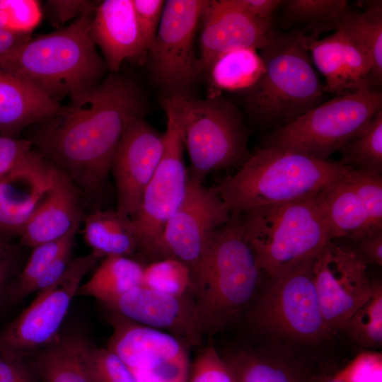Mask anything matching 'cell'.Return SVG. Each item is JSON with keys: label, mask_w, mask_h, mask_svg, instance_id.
<instances>
[{"label": "cell", "mask_w": 382, "mask_h": 382, "mask_svg": "<svg viewBox=\"0 0 382 382\" xmlns=\"http://www.w3.org/2000/svg\"><path fill=\"white\" fill-rule=\"evenodd\" d=\"M89 35L111 73H117L125 60L140 64L146 61L148 51L132 0L100 1L90 23Z\"/></svg>", "instance_id": "obj_21"}, {"label": "cell", "mask_w": 382, "mask_h": 382, "mask_svg": "<svg viewBox=\"0 0 382 382\" xmlns=\"http://www.w3.org/2000/svg\"><path fill=\"white\" fill-rule=\"evenodd\" d=\"M31 37V33H21L8 28L1 29L0 55L26 42Z\"/></svg>", "instance_id": "obj_48"}, {"label": "cell", "mask_w": 382, "mask_h": 382, "mask_svg": "<svg viewBox=\"0 0 382 382\" xmlns=\"http://www.w3.org/2000/svg\"><path fill=\"white\" fill-rule=\"evenodd\" d=\"M84 358L96 382H137L130 368L107 347H96L87 342Z\"/></svg>", "instance_id": "obj_36"}, {"label": "cell", "mask_w": 382, "mask_h": 382, "mask_svg": "<svg viewBox=\"0 0 382 382\" xmlns=\"http://www.w3.org/2000/svg\"><path fill=\"white\" fill-rule=\"evenodd\" d=\"M59 171L31 149L0 179V235H20Z\"/></svg>", "instance_id": "obj_18"}, {"label": "cell", "mask_w": 382, "mask_h": 382, "mask_svg": "<svg viewBox=\"0 0 382 382\" xmlns=\"http://www.w3.org/2000/svg\"><path fill=\"white\" fill-rule=\"evenodd\" d=\"M238 351L224 358L236 382H316L319 373L289 347Z\"/></svg>", "instance_id": "obj_23"}, {"label": "cell", "mask_w": 382, "mask_h": 382, "mask_svg": "<svg viewBox=\"0 0 382 382\" xmlns=\"http://www.w3.org/2000/svg\"><path fill=\"white\" fill-rule=\"evenodd\" d=\"M69 100L55 115L33 125L28 139L77 191L93 195L111 170L128 120L143 117L146 104L137 86L118 73Z\"/></svg>", "instance_id": "obj_1"}, {"label": "cell", "mask_w": 382, "mask_h": 382, "mask_svg": "<svg viewBox=\"0 0 382 382\" xmlns=\"http://www.w3.org/2000/svg\"><path fill=\"white\" fill-rule=\"evenodd\" d=\"M320 195L332 241L382 231V175L351 168Z\"/></svg>", "instance_id": "obj_15"}, {"label": "cell", "mask_w": 382, "mask_h": 382, "mask_svg": "<svg viewBox=\"0 0 382 382\" xmlns=\"http://www.w3.org/2000/svg\"><path fill=\"white\" fill-rule=\"evenodd\" d=\"M341 331L364 349L382 346V284L372 281L369 298L350 316Z\"/></svg>", "instance_id": "obj_32"}, {"label": "cell", "mask_w": 382, "mask_h": 382, "mask_svg": "<svg viewBox=\"0 0 382 382\" xmlns=\"http://www.w3.org/2000/svg\"><path fill=\"white\" fill-rule=\"evenodd\" d=\"M313 274L323 316L334 335L371 295L368 265L353 247L332 241L316 255Z\"/></svg>", "instance_id": "obj_14"}, {"label": "cell", "mask_w": 382, "mask_h": 382, "mask_svg": "<svg viewBox=\"0 0 382 382\" xmlns=\"http://www.w3.org/2000/svg\"><path fill=\"white\" fill-rule=\"evenodd\" d=\"M134 322L168 332L185 344L198 345L203 333L192 301L138 286L107 305Z\"/></svg>", "instance_id": "obj_19"}, {"label": "cell", "mask_w": 382, "mask_h": 382, "mask_svg": "<svg viewBox=\"0 0 382 382\" xmlns=\"http://www.w3.org/2000/svg\"><path fill=\"white\" fill-rule=\"evenodd\" d=\"M313 64L325 79V93L349 94L373 82L372 64L366 50L340 26L334 33L309 42Z\"/></svg>", "instance_id": "obj_20"}, {"label": "cell", "mask_w": 382, "mask_h": 382, "mask_svg": "<svg viewBox=\"0 0 382 382\" xmlns=\"http://www.w3.org/2000/svg\"><path fill=\"white\" fill-rule=\"evenodd\" d=\"M351 167L286 146H262L214 188L231 214L315 196Z\"/></svg>", "instance_id": "obj_3"}, {"label": "cell", "mask_w": 382, "mask_h": 382, "mask_svg": "<svg viewBox=\"0 0 382 382\" xmlns=\"http://www.w3.org/2000/svg\"><path fill=\"white\" fill-rule=\"evenodd\" d=\"M73 246L64 250L35 281L30 289L29 294L39 292L57 282L66 271L71 261Z\"/></svg>", "instance_id": "obj_44"}, {"label": "cell", "mask_w": 382, "mask_h": 382, "mask_svg": "<svg viewBox=\"0 0 382 382\" xmlns=\"http://www.w3.org/2000/svg\"><path fill=\"white\" fill-rule=\"evenodd\" d=\"M381 110V92L364 87L323 102L292 122L277 127L262 146L290 147L328 161L361 134Z\"/></svg>", "instance_id": "obj_9"}, {"label": "cell", "mask_w": 382, "mask_h": 382, "mask_svg": "<svg viewBox=\"0 0 382 382\" xmlns=\"http://www.w3.org/2000/svg\"><path fill=\"white\" fill-rule=\"evenodd\" d=\"M61 108L26 79L0 69V135L17 138L25 127L55 115Z\"/></svg>", "instance_id": "obj_25"}, {"label": "cell", "mask_w": 382, "mask_h": 382, "mask_svg": "<svg viewBox=\"0 0 382 382\" xmlns=\"http://www.w3.org/2000/svg\"><path fill=\"white\" fill-rule=\"evenodd\" d=\"M199 26V59L204 72L225 53L246 47L261 50L273 24L253 18L236 7L232 0H208Z\"/></svg>", "instance_id": "obj_17"}, {"label": "cell", "mask_w": 382, "mask_h": 382, "mask_svg": "<svg viewBox=\"0 0 382 382\" xmlns=\"http://www.w3.org/2000/svg\"><path fill=\"white\" fill-rule=\"evenodd\" d=\"M13 263V249L0 235V303L8 286V281Z\"/></svg>", "instance_id": "obj_47"}, {"label": "cell", "mask_w": 382, "mask_h": 382, "mask_svg": "<svg viewBox=\"0 0 382 382\" xmlns=\"http://www.w3.org/2000/svg\"><path fill=\"white\" fill-rule=\"evenodd\" d=\"M79 227L62 238L40 244L34 248L18 277L9 286L7 294L12 301H18L29 295L35 281L66 248L73 246Z\"/></svg>", "instance_id": "obj_34"}, {"label": "cell", "mask_w": 382, "mask_h": 382, "mask_svg": "<svg viewBox=\"0 0 382 382\" xmlns=\"http://www.w3.org/2000/svg\"><path fill=\"white\" fill-rule=\"evenodd\" d=\"M320 193L244 213L248 240L267 278L314 257L332 241Z\"/></svg>", "instance_id": "obj_6"}, {"label": "cell", "mask_w": 382, "mask_h": 382, "mask_svg": "<svg viewBox=\"0 0 382 382\" xmlns=\"http://www.w3.org/2000/svg\"><path fill=\"white\" fill-rule=\"evenodd\" d=\"M144 44L149 51L156 35L164 10L163 0H132Z\"/></svg>", "instance_id": "obj_39"}, {"label": "cell", "mask_w": 382, "mask_h": 382, "mask_svg": "<svg viewBox=\"0 0 382 382\" xmlns=\"http://www.w3.org/2000/svg\"><path fill=\"white\" fill-rule=\"evenodd\" d=\"M141 285L169 295L187 296L192 291L191 270L176 259L154 260L144 267Z\"/></svg>", "instance_id": "obj_35"}, {"label": "cell", "mask_w": 382, "mask_h": 382, "mask_svg": "<svg viewBox=\"0 0 382 382\" xmlns=\"http://www.w3.org/2000/svg\"><path fill=\"white\" fill-rule=\"evenodd\" d=\"M0 382H40L25 356L0 346Z\"/></svg>", "instance_id": "obj_40"}, {"label": "cell", "mask_w": 382, "mask_h": 382, "mask_svg": "<svg viewBox=\"0 0 382 382\" xmlns=\"http://www.w3.org/2000/svg\"><path fill=\"white\" fill-rule=\"evenodd\" d=\"M315 256L268 278L246 311L254 332L281 345H316L333 335L323 316L314 284Z\"/></svg>", "instance_id": "obj_8"}, {"label": "cell", "mask_w": 382, "mask_h": 382, "mask_svg": "<svg viewBox=\"0 0 382 382\" xmlns=\"http://www.w3.org/2000/svg\"><path fill=\"white\" fill-rule=\"evenodd\" d=\"M93 13L0 55V69L23 77L57 103L93 88L108 69L90 37Z\"/></svg>", "instance_id": "obj_4"}, {"label": "cell", "mask_w": 382, "mask_h": 382, "mask_svg": "<svg viewBox=\"0 0 382 382\" xmlns=\"http://www.w3.org/2000/svg\"><path fill=\"white\" fill-rule=\"evenodd\" d=\"M2 11L8 16V29L26 33L40 23L42 12L40 4L33 0H4Z\"/></svg>", "instance_id": "obj_38"}, {"label": "cell", "mask_w": 382, "mask_h": 382, "mask_svg": "<svg viewBox=\"0 0 382 382\" xmlns=\"http://www.w3.org/2000/svg\"><path fill=\"white\" fill-rule=\"evenodd\" d=\"M231 216L214 187L208 188L189 177L184 199L147 256L152 261L178 260L192 272L204 255L212 235L226 224Z\"/></svg>", "instance_id": "obj_12"}, {"label": "cell", "mask_w": 382, "mask_h": 382, "mask_svg": "<svg viewBox=\"0 0 382 382\" xmlns=\"http://www.w3.org/2000/svg\"><path fill=\"white\" fill-rule=\"evenodd\" d=\"M188 382H236L232 371L216 349L207 347L195 358Z\"/></svg>", "instance_id": "obj_37"}, {"label": "cell", "mask_w": 382, "mask_h": 382, "mask_svg": "<svg viewBox=\"0 0 382 382\" xmlns=\"http://www.w3.org/2000/svg\"><path fill=\"white\" fill-rule=\"evenodd\" d=\"M208 0L166 1L159 27L147 54L151 74L165 96L189 95L202 74L195 40Z\"/></svg>", "instance_id": "obj_10"}, {"label": "cell", "mask_w": 382, "mask_h": 382, "mask_svg": "<svg viewBox=\"0 0 382 382\" xmlns=\"http://www.w3.org/2000/svg\"><path fill=\"white\" fill-rule=\"evenodd\" d=\"M265 71L257 50L246 47L225 53L216 59L206 71L214 91H248Z\"/></svg>", "instance_id": "obj_29"}, {"label": "cell", "mask_w": 382, "mask_h": 382, "mask_svg": "<svg viewBox=\"0 0 382 382\" xmlns=\"http://www.w3.org/2000/svg\"><path fill=\"white\" fill-rule=\"evenodd\" d=\"M100 258L92 252L72 259L64 275L37 292L33 302L0 331V346L28 356L54 342L83 278Z\"/></svg>", "instance_id": "obj_11"}, {"label": "cell", "mask_w": 382, "mask_h": 382, "mask_svg": "<svg viewBox=\"0 0 382 382\" xmlns=\"http://www.w3.org/2000/svg\"><path fill=\"white\" fill-rule=\"evenodd\" d=\"M164 136L143 117H131L115 151L111 170L117 195L116 210L132 217L162 156Z\"/></svg>", "instance_id": "obj_16"}, {"label": "cell", "mask_w": 382, "mask_h": 382, "mask_svg": "<svg viewBox=\"0 0 382 382\" xmlns=\"http://www.w3.org/2000/svg\"><path fill=\"white\" fill-rule=\"evenodd\" d=\"M339 162L354 169L382 175V110L366 129L340 151Z\"/></svg>", "instance_id": "obj_33"}, {"label": "cell", "mask_w": 382, "mask_h": 382, "mask_svg": "<svg viewBox=\"0 0 382 382\" xmlns=\"http://www.w3.org/2000/svg\"><path fill=\"white\" fill-rule=\"evenodd\" d=\"M265 71L246 96V107L260 122L284 125L323 103L324 84L312 63L306 38L294 30H271L260 50Z\"/></svg>", "instance_id": "obj_5"}, {"label": "cell", "mask_w": 382, "mask_h": 382, "mask_svg": "<svg viewBox=\"0 0 382 382\" xmlns=\"http://www.w3.org/2000/svg\"><path fill=\"white\" fill-rule=\"evenodd\" d=\"M8 28V16L4 11H0V30Z\"/></svg>", "instance_id": "obj_50"}, {"label": "cell", "mask_w": 382, "mask_h": 382, "mask_svg": "<svg viewBox=\"0 0 382 382\" xmlns=\"http://www.w3.org/2000/svg\"><path fill=\"white\" fill-rule=\"evenodd\" d=\"M280 8L287 26L304 25L298 30L301 33L312 30L307 45L319 39L322 33L338 28L352 10L346 0H286Z\"/></svg>", "instance_id": "obj_30"}, {"label": "cell", "mask_w": 382, "mask_h": 382, "mask_svg": "<svg viewBox=\"0 0 382 382\" xmlns=\"http://www.w3.org/2000/svg\"><path fill=\"white\" fill-rule=\"evenodd\" d=\"M84 238L100 257H130L139 251L134 222L115 210L97 209L85 218Z\"/></svg>", "instance_id": "obj_27"}, {"label": "cell", "mask_w": 382, "mask_h": 382, "mask_svg": "<svg viewBox=\"0 0 382 382\" xmlns=\"http://www.w3.org/2000/svg\"><path fill=\"white\" fill-rule=\"evenodd\" d=\"M282 0H232L233 4L253 18L272 21L274 13L280 8Z\"/></svg>", "instance_id": "obj_46"}, {"label": "cell", "mask_w": 382, "mask_h": 382, "mask_svg": "<svg viewBox=\"0 0 382 382\" xmlns=\"http://www.w3.org/2000/svg\"><path fill=\"white\" fill-rule=\"evenodd\" d=\"M164 148L160 162L148 183L134 222L139 251L148 255L159 240L166 224L185 197L189 175L183 159L180 129L168 113Z\"/></svg>", "instance_id": "obj_13"}, {"label": "cell", "mask_w": 382, "mask_h": 382, "mask_svg": "<svg viewBox=\"0 0 382 382\" xmlns=\"http://www.w3.org/2000/svg\"><path fill=\"white\" fill-rule=\"evenodd\" d=\"M316 382H347L342 370L334 374H324Z\"/></svg>", "instance_id": "obj_49"}, {"label": "cell", "mask_w": 382, "mask_h": 382, "mask_svg": "<svg viewBox=\"0 0 382 382\" xmlns=\"http://www.w3.org/2000/svg\"><path fill=\"white\" fill-rule=\"evenodd\" d=\"M100 1L81 0H51L46 9L52 23L58 27L74 18L93 13Z\"/></svg>", "instance_id": "obj_41"}, {"label": "cell", "mask_w": 382, "mask_h": 382, "mask_svg": "<svg viewBox=\"0 0 382 382\" xmlns=\"http://www.w3.org/2000/svg\"><path fill=\"white\" fill-rule=\"evenodd\" d=\"M342 371L347 382H381V354H361Z\"/></svg>", "instance_id": "obj_42"}, {"label": "cell", "mask_w": 382, "mask_h": 382, "mask_svg": "<svg viewBox=\"0 0 382 382\" xmlns=\"http://www.w3.org/2000/svg\"><path fill=\"white\" fill-rule=\"evenodd\" d=\"M87 341L76 335H59L48 346L30 356L40 382H96L84 358Z\"/></svg>", "instance_id": "obj_26"}, {"label": "cell", "mask_w": 382, "mask_h": 382, "mask_svg": "<svg viewBox=\"0 0 382 382\" xmlns=\"http://www.w3.org/2000/svg\"><path fill=\"white\" fill-rule=\"evenodd\" d=\"M28 139L0 135V179L8 174L32 149Z\"/></svg>", "instance_id": "obj_43"}, {"label": "cell", "mask_w": 382, "mask_h": 382, "mask_svg": "<svg viewBox=\"0 0 382 382\" xmlns=\"http://www.w3.org/2000/svg\"><path fill=\"white\" fill-rule=\"evenodd\" d=\"M161 103L180 129L191 179L202 183L211 172L241 166L250 156L242 117L230 100L173 95L163 96Z\"/></svg>", "instance_id": "obj_7"}, {"label": "cell", "mask_w": 382, "mask_h": 382, "mask_svg": "<svg viewBox=\"0 0 382 382\" xmlns=\"http://www.w3.org/2000/svg\"><path fill=\"white\" fill-rule=\"evenodd\" d=\"M77 192L59 171L54 183L24 226L20 234L21 244L34 248L62 238L79 227L81 216Z\"/></svg>", "instance_id": "obj_24"}, {"label": "cell", "mask_w": 382, "mask_h": 382, "mask_svg": "<svg viewBox=\"0 0 382 382\" xmlns=\"http://www.w3.org/2000/svg\"><path fill=\"white\" fill-rule=\"evenodd\" d=\"M354 242L353 248L367 265H382V231L366 235Z\"/></svg>", "instance_id": "obj_45"}, {"label": "cell", "mask_w": 382, "mask_h": 382, "mask_svg": "<svg viewBox=\"0 0 382 382\" xmlns=\"http://www.w3.org/2000/svg\"><path fill=\"white\" fill-rule=\"evenodd\" d=\"M144 267L130 257H105L89 279L81 284L77 295L94 298L107 306L141 285Z\"/></svg>", "instance_id": "obj_28"}, {"label": "cell", "mask_w": 382, "mask_h": 382, "mask_svg": "<svg viewBox=\"0 0 382 382\" xmlns=\"http://www.w3.org/2000/svg\"><path fill=\"white\" fill-rule=\"evenodd\" d=\"M112 332L107 348L132 371H149L187 356L185 343L175 336L129 320L112 312Z\"/></svg>", "instance_id": "obj_22"}, {"label": "cell", "mask_w": 382, "mask_h": 382, "mask_svg": "<svg viewBox=\"0 0 382 382\" xmlns=\"http://www.w3.org/2000/svg\"><path fill=\"white\" fill-rule=\"evenodd\" d=\"M192 299L203 333H215L247 311L260 290L262 275L248 240L243 216L229 221L211 236L192 271Z\"/></svg>", "instance_id": "obj_2"}, {"label": "cell", "mask_w": 382, "mask_h": 382, "mask_svg": "<svg viewBox=\"0 0 382 382\" xmlns=\"http://www.w3.org/2000/svg\"><path fill=\"white\" fill-rule=\"evenodd\" d=\"M362 12L352 9L342 24L368 52L372 64V79L377 84L382 81V2L369 1Z\"/></svg>", "instance_id": "obj_31"}]
</instances>
